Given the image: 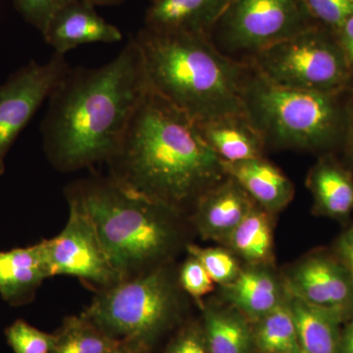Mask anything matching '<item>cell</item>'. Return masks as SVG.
Here are the masks:
<instances>
[{"mask_svg": "<svg viewBox=\"0 0 353 353\" xmlns=\"http://www.w3.org/2000/svg\"><path fill=\"white\" fill-rule=\"evenodd\" d=\"M248 65L243 112L265 146L321 150L345 137L347 111L340 92L281 87Z\"/></svg>", "mask_w": 353, "mask_h": 353, "instance_id": "5", "label": "cell"}, {"mask_svg": "<svg viewBox=\"0 0 353 353\" xmlns=\"http://www.w3.org/2000/svg\"><path fill=\"white\" fill-rule=\"evenodd\" d=\"M166 353H210L203 331L197 327H190L171 343Z\"/></svg>", "mask_w": 353, "mask_h": 353, "instance_id": "30", "label": "cell"}, {"mask_svg": "<svg viewBox=\"0 0 353 353\" xmlns=\"http://www.w3.org/2000/svg\"><path fill=\"white\" fill-rule=\"evenodd\" d=\"M70 214L61 233L43 241L51 276H72L108 288L122 278L114 269L92 222L69 196Z\"/></svg>", "mask_w": 353, "mask_h": 353, "instance_id": "10", "label": "cell"}, {"mask_svg": "<svg viewBox=\"0 0 353 353\" xmlns=\"http://www.w3.org/2000/svg\"><path fill=\"white\" fill-rule=\"evenodd\" d=\"M94 7L83 0H68L53 14L41 34L55 52L65 55L83 44L122 39L120 30L99 16Z\"/></svg>", "mask_w": 353, "mask_h": 353, "instance_id": "12", "label": "cell"}, {"mask_svg": "<svg viewBox=\"0 0 353 353\" xmlns=\"http://www.w3.org/2000/svg\"><path fill=\"white\" fill-rule=\"evenodd\" d=\"M229 0H154L145 15V27L157 31L208 36Z\"/></svg>", "mask_w": 353, "mask_h": 353, "instance_id": "17", "label": "cell"}, {"mask_svg": "<svg viewBox=\"0 0 353 353\" xmlns=\"http://www.w3.org/2000/svg\"><path fill=\"white\" fill-rule=\"evenodd\" d=\"M203 333L210 353H248L252 347V333L236 313L209 309Z\"/></svg>", "mask_w": 353, "mask_h": 353, "instance_id": "22", "label": "cell"}, {"mask_svg": "<svg viewBox=\"0 0 353 353\" xmlns=\"http://www.w3.org/2000/svg\"><path fill=\"white\" fill-rule=\"evenodd\" d=\"M308 185L322 214L341 218L352 212L353 181L340 165L321 160L310 172Z\"/></svg>", "mask_w": 353, "mask_h": 353, "instance_id": "19", "label": "cell"}, {"mask_svg": "<svg viewBox=\"0 0 353 353\" xmlns=\"http://www.w3.org/2000/svg\"><path fill=\"white\" fill-rule=\"evenodd\" d=\"M148 347L139 343L122 341L119 345L106 353H148Z\"/></svg>", "mask_w": 353, "mask_h": 353, "instance_id": "33", "label": "cell"}, {"mask_svg": "<svg viewBox=\"0 0 353 353\" xmlns=\"http://www.w3.org/2000/svg\"><path fill=\"white\" fill-rule=\"evenodd\" d=\"M227 287L232 303L253 319H261L282 301L277 283L263 271L241 270Z\"/></svg>", "mask_w": 353, "mask_h": 353, "instance_id": "20", "label": "cell"}, {"mask_svg": "<svg viewBox=\"0 0 353 353\" xmlns=\"http://www.w3.org/2000/svg\"><path fill=\"white\" fill-rule=\"evenodd\" d=\"M116 340L85 316L67 318L57 334L53 353H106L119 345Z\"/></svg>", "mask_w": 353, "mask_h": 353, "instance_id": "24", "label": "cell"}, {"mask_svg": "<svg viewBox=\"0 0 353 353\" xmlns=\"http://www.w3.org/2000/svg\"><path fill=\"white\" fill-rule=\"evenodd\" d=\"M6 338L15 353H53L57 334L39 331L23 320L6 330Z\"/></svg>", "mask_w": 353, "mask_h": 353, "instance_id": "26", "label": "cell"}, {"mask_svg": "<svg viewBox=\"0 0 353 353\" xmlns=\"http://www.w3.org/2000/svg\"><path fill=\"white\" fill-rule=\"evenodd\" d=\"M196 226L202 236L226 240L255 206V202L231 176L206 190L197 199Z\"/></svg>", "mask_w": 353, "mask_h": 353, "instance_id": "13", "label": "cell"}, {"mask_svg": "<svg viewBox=\"0 0 353 353\" xmlns=\"http://www.w3.org/2000/svg\"><path fill=\"white\" fill-rule=\"evenodd\" d=\"M253 340L263 353H299L296 320L290 303L281 301L262 317Z\"/></svg>", "mask_w": 353, "mask_h": 353, "instance_id": "23", "label": "cell"}, {"mask_svg": "<svg viewBox=\"0 0 353 353\" xmlns=\"http://www.w3.org/2000/svg\"><path fill=\"white\" fill-rule=\"evenodd\" d=\"M313 19L339 29L353 16V0H304Z\"/></svg>", "mask_w": 353, "mask_h": 353, "instance_id": "27", "label": "cell"}, {"mask_svg": "<svg viewBox=\"0 0 353 353\" xmlns=\"http://www.w3.org/2000/svg\"><path fill=\"white\" fill-rule=\"evenodd\" d=\"M69 196L82 206L122 280L162 259L173 245L175 233L166 216L173 208L112 178L77 185Z\"/></svg>", "mask_w": 353, "mask_h": 353, "instance_id": "4", "label": "cell"}, {"mask_svg": "<svg viewBox=\"0 0 353 353\" xmlns=\"http://www.w3.org/2000/svg\"><path fill=\"white\" fill-rule=\"evenodd\" d=\"M26 20L43 32L48 21L68 0H14Z\"/></svg>", "mask_w": 353, "mask_h": 353, "instance_id": "29", "label": "cell"}, {"mask_svg": "<svg viewBox=\"0 0 353 353\" xmlns=\"http://www.w3.org/2000/svg\"><path fill=\"white\" fill-rule=\"evenodd\" d=\"M148 88L196 123L243 112L248 63L220 52L206 34L145 27L134 38Z\"/></svg>", "mask_w": 353, "mask_h": 353, "instance_id": "3", "label": "cell"}, {"mask_svg": "<svg viewBox=\"0 0 353 353\" xmlns=\"http://www.w3.org/2000/svg\"><path fill=\"white\" fill-rule=\"evenodd\" d=\"M70 69L65 55L54 52L46 63L29 62L0 85V176L20 132Z\"/></svg>", "mask_w": 353, "mask_h": 353, "instance_id": "9", "label": "cell"}, {"mask_svg": "<svg viewBox=\"0 0 353 353\" xmlns=\"http://www.w3.org/2000/svg\"><path fill=\"white\" fill-rule=\"evenodd\" d=\"M152 1H154V0H152Z\"/></svg>", "mask_w": 353, "mask_h": 353, "instance_id": "38", "label": "cell"}, {"mask_svg": "<svg viewBox=\"0 0 353 353\" xmlns=\"http://www.w3.org/2000/svg\"><path fill=\"white\" fill-rule=\"evenodd\" d=\"M314 26L304 0H229L208 37L223 54L246 63Z\"/></svg>", "mask_w": 353, "mask_h": 353, "instance_id": "7", "label": "cell"}, {"mask_svg": "<svg viewBox=\"0 0 353 353\" xmlns=\"http://www.w3.org/2000/svg\"><path fill=\"white\" fill-rule=\"evenodd\" d=\"M341 243H345V245L353 246V228L345 234L341 239Z\"/></svg>", "mask_w": 353, "mask_h": 353, "instance_id": "37", "label": "cell"}, {"mask_svg": "<svg viewBox=\"0 0 353 353\" xmlns=\"http://www.w3.org/2000/svg\"><path fill=\"white\" fill-rule=\"evenodd\" d=\"M108 162L116 182L173 209L227 176L196 121L150 88Z\"/></svg>", "mask_w": 353, "mask_h": 353, "instance_id": "2", "label": "cell"}, {"mask_svg": "<svg viewBox=\"0 0 353 353\" xmlns=\"http://www.w3.org/2000/svg\"><path fill=\"white\" fill-rule=\"evenodd\" d=\"M173 285L161 270L104 288L82 315L118 341L148 347L175 314Z\"/></svg>", "mask_w": 353, "mask_h": 353, "instance_id": "6", "label": "cell"}, {"mask_svg": "<svg viewBox=\"0 0 353 353\" xmlns=\"http://www.w3.org/2000/svg\"><path fill=\"white\" fill-rule=\"evenodd\" d=\"M246 63L270 82L297 90L341 92L352 76L336 38L317 25L260 51Z\"/></svg>", "mask_w": 353, "mask_h": 353, "instance_id": "8", "label": "cell"}, {"mask_svg": "<svg viewBox=\"0 0 353 353\" xmlns=\"http://www.w3.org/2000/svg\"><path fill=\"white\" fill-rule=\"evenodd\" d=\"M336 32V41L353 74V16L348 18Z\"/></svg>", "mask_w": 353, "mask_h": 353, "instance_id": "31", "label": "cell"}, {"mask_svg": "<svg viewBox=\"0 0 353 353\" xmlns=\"http://www.w3.org/2000/svg\"><path fill=\"white\" fill-rule=\"evenodd\" d=\"M180 282L183 290L190 296L199 299L214 289V282L201 262L194 257L183 263L180 272Z\"/></svg>", "mask_w": 353, "mask_h": 353, "instance_id": "28", "label": "cell"}, {"mask_svg": "<svg viewBox=\"0 0 353 353\" xmlns=\"http://www.w3.org/2000/svg\"><path fill=\"white\" fill-rule=\"evenodd\" d=\"M348 320L347 326L341 331L339 353H353V316Z\"/></svg>", "mask_w": 353, "mask_h": 353, "instance_id": "32", "label": "cell"}, {"mask_svg": "<svg viewBox=\"0 0 353 353\" xmlns=\"http://www.w3.org/2000/svg\"><path fill=\"white\" fill-rule=\"evenodd\" d=\"M292 297L353 316V281L343 262L315 255L301 262L289 279Z\"/></svg>", "mask_w": 353, "mask_h": 353, "instance_id": "11", "label": "cell"}, {"mask_svg": "<svg viewBox=\"0 0 353 353\" xmlns=\"http://www.w3.org/2000/svg\"><path fill=\"white\" fill-rule=\"evenodd\" d=\"M222 165L226 175L234 179L265 210H280L294 196L290 179L263 157L241 162L222 161Z\"/></svg>", "mask_w": 353, "mask_h": 353, "instance_id": "15", "label": "cell"}, {"mask_svg": "<svg viewBox=\"0 0 353 353\" xmlns=\"http://www.w3.org/2000/svg\"><path fill=\"white\" fill-rule=\"evenodd\" d=\"M341 262L347 267L353 281V246L340 243Z\"/></svg>", "mask_w": 353, "mask_h": 353, "instance_id": "34", "label": "cell"}, {"mask_svg": "<svg viewBox=\"0 0 353 353\" xmlns=\"http://www.w3.org/2000/svg\"><path fill=\"white\" fill-rule=\"evenodd\" d=\"M204 141L222 161L241 162L263 155V139L245 114L196 123Z\"/></svg>", "mask_w": 353, "mask_h": 353, "instance_id": "16", "label": "cell"}, {"mask_svg": "<svg viewBox=\"0 0 353 353\" xmlns=\"http://www.w3.org/2000/svg\"><path fill=\"white\" fill-rule=\"evenodd\" d=\"M266 212L254 206L227 239L234 252L250 263H266L271 259L273 241Z\"/></svg>", "mask_w": 353, "mask_h": 353, "instance_id": "21", "label": "cell"}, {"mask_svg": "<svg viewBox=\"0 0 353 353\" xmlns=\"http://www.w3.org/2000/svg\"><path fill=\"white\" fill-rule=\"evenodd\" d=\"M188 250L190 256L201 262L213 282L217 284H232L240 274L238 262L226 250L214 248H203L196 245L188 246Z\"/></svg>", "mask_w": 353, "mask_h": 353, "instance_id": "25", "label": "cell"}, {"mask_svg": "<svg viewBox=\"0 0 353 353\" xmlns=\"http://www.w3.org/2000/svg\"><path fill=\"white\" fill-rule=\"evenodd\" d=\"M148 88L134 38L99 68L70 69L48 99L41 126L51 163L73 171L108 161Z\"/></svg>", "mask_w": 353, "mask_h": 353, "instance_id": "1", "label": "cell"}, {"mask_svg": "<svg viewBox=\"0 0 353 353\" xmlns=\"http://www.w3.org/2000/svg\"><path fill=\"white\" fill-rule=\"evenodd\" d=\"M290 305L296 320L299 353H339L341 325L348 320L347 316L297 297H292Z\"/></svg>", "mask_w": 353, "mask_h": 353, "instance_id": "18", "label": "cell"}, {"mask_svg": "<svg viewBox=\"0 0 353 353\" xmlns=\"http://www.w3.org/2000/svg\"><path fill=\"white\" fill-rule=\"evenodd\" d=\"M345 139L347 141L348 154L353 160V109L347 112V129H345Z\"/></svg>", "mask_w": 353, "mask_h": 353, "instance_id": "35", "label": "cell"}, {"mask_svg": "<svg viewBox=\"0 0 353 353\" xmlns=\"http://www.w3.org/2000/svg\"><path fill=\"white\" fill-rule=\"evenodd\" d=\"M51 277L43 241L24 248L0 252V296L12 305L31 301Z\"/></svg>", "mask_w": 353, "mask_h": 353, "instance_id": "14", "label": "cell"}, {"mask_svg": "<svg viewBox=\"0 0 353 353\" xmlns=\"http://www.w3.org/2000/svg\"><path fill=\"white\" fill-rule=\"evenodd\" d=\"M83 1L88 2L92 6H115V4H119L121 2H124L125 0H83Z\"/></svg>", "mask_w": 353, "mask_h": 353, "instance_id": "36", "label": "cell"}]
</instances>
